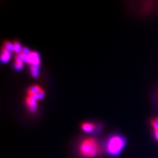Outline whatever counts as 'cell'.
I'll use <instances>...</instances> for the list:
<instances>
[{
	"label": "cell",
	"instance_id": "6da1fadb",
	"mask_svg": "<svg viewBox=\"0 0 158 158\" xmlns=\"http://www.w3.org/2000/svg\"><path fill=\"white\" fill-rule=\"evenodd\" d=\"M102 151V143L93 136L83 138L77 146V152L81 158H97Z\"/></svg>",
	"mask_w": 158,
	"mask_h": 158
},
{
	"label": "cell",
	"instance_id": "7a4b0ae2",
	"mask_svg": "<svg viewBox=\"0 0 158 158\" xmlns=\"http://www.w3.org/2000/svg\"><path fill=\"white\" fill-rule=\"evenodd\" d=\"M127 139L119 134L108 136L102 143L103 151L110 157L117 158L124 151L127 145Z\"/></svg>",
	"mask_w": 158,
	"mask_h": 158
},
{
	"label": "cell",
	"instance_id": "3957f363",
	"mask_svg": "<svg viewBox=\"0 0 158 158\" xmlns=\"http://www.w3.org/2000/svg\"><path fill=\"white\" fill-rule=\"evenodd\" d=\"M81 130L89 134L98 133L100 131V126L91 122H85L81 125Z\"/></svg>",
	"mask_w": 158,
	"mask_h": 158
},
{
	"label": "cell",
	"instance_id": "277c9868",
	"mask_svg": "<svg viewBox=\"0 0 158 158\" xmlns=\"http://www.w3.org/2000/svg\"><path fill=\"white\" fill-rule=\"evenodd\" d=\"M28 63L31 66H39L40 59L39 54L36 52H30L28 55Z\"/></svg>",
	"mask_w": 158,
	"mask_h": 158
},
{
	"label": "cell",
	"instance_id": "5b68a950",
	"mask_svg": "<svg viewBox=\"0 0 158 158\" xmlns=\"http://www.w3.org/2000/svg\"><path fill=\"white\" fill-rule=\"evenodd\" d=\"M25 102L30 112L35 113L36 111L37 104H36V101L35 100L28 96L26 98Z\"/></svg>",
	"mask_w": 158,
	"mask_h": 158
},
{
	"label": "cell",
	"instance_id": "8992f818",
	"mask_svg": "<svg viewBox=\"0 0 158 158\" xmlns=\"http://www.w3.org/2000/svg\"><path fill=\"white\" fill-rule=\"evenodd\" d=\"M11 56V52L6 49L5 47H3L2 49L1 55V60L2 63L8 62Z\"/></svg>",
	"mask_w": 158,
	"mask_h": 158
},
{
	"label": "cell",
	"instance_id": "52a82bcc",
	"mask_svg": "<svg viewBox=\"0 0 158 158\" xmlns=\"http://www.w3.org/2000/svg\"><path fill=\"white\" fill-rule=\"evenodd\" d=\"M14 66L15 69L18 70H19L23 68V61L20 58V57L19 56V55H17V56L15 57V63Z\"/></svg>",
	"mask_w": 158,
	"mask_h": 158
},
{
	"label": "cell",
	"instance_id": "ba28073f",
	"mask_svg": "<svg viewBox=\"0 0 158 158\" xmlns=\"http://www.w3.org/2000/svg\"><path fill=\"white\" fill-rule=\"evenodd\" d=\"M31 73L34 77H36L38 75L39 72V66H31L30 67Z\"/></svg>",
	"mask_w": 158,
	"mask_h": 158
},
{
	"label": "cell",
	"instance_id": "9c48e42d",
	"mask_svg": "<svg viewBox=\"0 0 158 158\" xmlns=\"http://www.w3.org/2000/svg\"><path fill=\"white\" fill-rule=\"evenodd\" d=\"M14 52L17 53H20L23 51V48L21 44L18 42H15L14 43Z\"/></svg>",
	"mask_w": 158,
	"mask_h": 158
},
{
	"label": "cell",
	"instance_id": "30bf717a",
	"mask_svg": "<svg viewBox=\"0 0 158 158\" xmlns=\"http://www.w3.org/2000/svg\"><path fill=\"white\" fill-rule=\"evenodd\" d=\"M6 49H7L8 51L11 52H14V44H12L10 42H6L4 43V46Z\"/></svg>",
	"mask_w": 158,
	"mask_h": 158
},
{
	"label": "cell",
	"instance_id": "8fae6325",
	"mask_svg": "<svg viewBox=\"0 0 158 158\" xmlns=\"http://www.w3.org/2000/svg\"><path fill=\"white\" fill-rule=\"evenodd\" d=\"M154 131V136L155 139L158 141V130H153Z\"/></svg>",
	"mask_w": 158,
	"mask_h": 158
}]
</instances>
